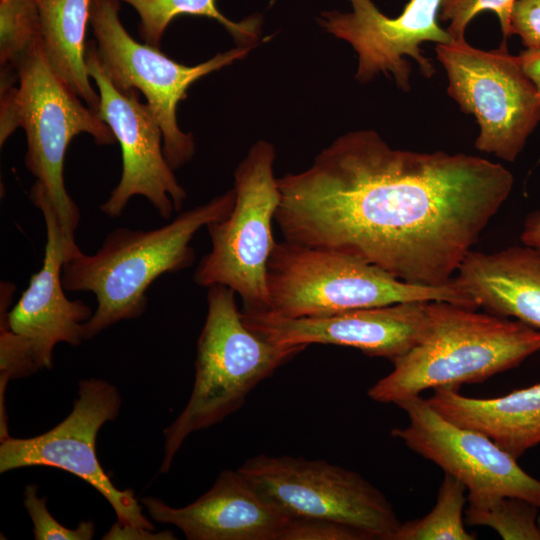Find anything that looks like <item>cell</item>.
<instances>
[{
  "mask_svg": "<svg viewBox=\"0 0 540 540\" xmlns=\"http://www.w3.org/2000/svg\"><path fill=\"white\" fill-rule=\"evenodd\" d=\"M274 147L258 141L234 173L235 203L229 215L207 225L211 250L194 273L198 286H227L243 302V312L269 308L266 272L276 245L272 222L280 202L274 176Z\"/></svg>",
  "mask_w": 540,
  "mask_h": 540,
  "instance_id": "52a82bcc",
  "label": "cell"
},
{
  "mask_svg": "<svg viewBox=\"0 0 540 540\" xmlns=\"http://www.w3.org/2000/svg\"><path fill=\"white\" fill-rule=\"evenodd\" d=\"M141 503L153 520L178 527L188 540H279L290 521L239 470L222 471L187 506L171 507L151 496Z\"/></svg>",
  "mask_w": 540,
  "mask_h": 540,
  "instance_id": "e0dca14e",
  "label": "cell"
},
{
  "mask_svg": "<svg viewBox=\"0 0 540 540\" xmlns=\"http://www.w3.org/2000/svg\"><path fill=\"white\" fill-rule=\"evenodd\" d=\"M349 1L351 13L323 12L319 23L354 48L358 56L357 80L367 82L380 72L391 73L397 86L408 92L411 66L404 56L413 58L426 78L434 75L435 68L422 54L420 44L453 42L438 24L441 0H410L396 18L382 14L371 0Z\"/></svg>",
  "mask_w": 540,
  "mask_h": 540,
  "instance_id": "9a60e30c",
  "label": "cell"
},
{
  "mask_svg": "<svg viewBox=\"0 0 540 540\" xmlns=\"http://www.w3.org/2000/svg\"><path fill=\"white\" fill-rule=\"evenodd\" d=\"M150 530H140L133 527L122 526L117 522L106 533L103 539H176L172 532L164 531L152 533Z\"/></svg>",
  "mask_w": 540,
  "mask_h": 540,
  "instance_id": "f1b7e54d",
  "label": "cell"
},
{
  "mask_svg": "<svg viewBox=\"0 0 540 540\" xmlns=\"http://www.w3.org/2000/svg\"><path fill=\"white\" fill-rule=\"evenodd\" d=\"M132 6L139 15L138 32L146 44L160 47L169 23L178 15L205 16L222 24L239 46H249L257 39L260 19L251 17L241 22L226 18L215 0H118Z\"/></svg>",
  "mask_w": 540,
  "mask_h": 540,
  "instance_id": "44dd1931",
  "label": "cell"
},
{
  "mask_svg": "<svg viewBox=\"0 0 540 540\" xmlns=\"http://www.w3.org/2000/svg\"><path fill=\"white\" fill-rule=\"evenodd\" d=\"M426 330L368 396L394 403L427 389L482 383L540 351V330L522 321L480 313L447 301L427 303Z\"/></svg>",
  "mask_w": 540,
  "mask_h": 540,
  "instance_id": "3957f363",
  "label": "cell"
},
{
  "mask_svg": "<svg viewBox=\"0 0 540 540\" xmlns=\"http://www.w3.org/2000/svg\"><path fill=\"white\" fill-rule=\"evenodd\" d=\"M523 244L540 249V211L527 216L521 235Z\"/></svg>",
  "mask_w": 540,
  "mask_h": 540,
  "instance_id": "4dcf8cb0",
  "label": "cell"
},
{
  "mask_svg": "<svg viewBox=\"0 0 540 540\" xmlns=\"http://www.w3.org/2000/svg\"><path fill=\"white\" fill-rule=\"evenodd\" d=\"M92 0H37L40 38L52 69L88 105L98 111L99 93L91 83L85 54Z\"/></svg>",
  "mask_w": 540,
  "mask_h": 540,
  "instance_id": "ffe728a7",
  "label": "cell"
},
{
  "mask_svg": "<svg viewBox=\"0 0 540 540\" xmlns=\"http://www.w3.org/2000/svg\"><path fill=\"white\" fill-rule=\"evenodd\" d=\"M290 519H324L356 527L372 540H393L401 522L386 496L358 472L324 460L260 454L238 469Z\"/></svg>",
  "mask_w": 540,
  "mask_h": 540,
  "instance_id": "30bf717a",
  "label": "cell"
},
{
  "mask_svg": "<svg viewBox=\"0 0 540 540\" xmlns=\"http://www.w3.org/2000/svg\"><path fill=\"white\" fill-rule=\"evenodd\" d=\"M427 303L406 301L293 319L268 312L241 313L250 330L274 344L347 346L395 363L421 340L428 321Z\"/></svg>",
  "mask_w": 540,
  "mask_h": 540,
  "instance_id": "2e32d148",
  "label": "cell"
},
{
  "mask_svg": "<svg viewBox=\"0 0 540 540\" xmlns=\"http://www.w3.org/2000/svg\"><path fill=\"white\" fill-rule=\"evenodd\" d=\"M30 200L40 209L45 221L43 263L10 311L15 286L1 282L0 323L18 338L35 369L39 370L53 366V350L58 343L81 344L83 325L93 312L83 301L69 300L64 292L63 264L77 244L67 241L57 212L44 195L30 191Z\"/></svg>",
  "mask_w": 540,
  "mask_h": 540,
  "instance_id": "5bb4252c",
  "label": "cell"
},
{
  "mask_svg": "<svg viewBox=\"0 0 540 540\" xmlns=\"http://www.w3.org/2000/svg\"><path fill=\"white\" fill-rule=\"evenodd\" d=\"M267 311L282 318L329 316L406 301H447L478 309L454 282L425 286L402 281L358 257L277 242L267 263Z\"/></svg>",
  "mask_w": 540,
  "mask_h": 540,
  "instance_id": "8992f818",
  "label": "cell"
},
{
  "mask_svg": "<svg viewBox=\"0 0 540 540\" xmlns=\"http://www.w3.org/2000/svg\"><path fill=\"white\" fill-rule=\"evenodd\" d=\"M207 303L192 393L183 411L164 430L160 473L169 471L190 434L216 425L240 409L261 381L306 348L274 344L250 330L238 310L235 291L227 286L208 287Z\"/></svg>",
  "mask_w": 540,
  "mask_h": 540,
  "instance_id": "5b68a950",
  "label": "cell"
},
{
  "mask_svg": "<svg viewBox=\"0 0 540 540\" xmlns=\"http://www.w3.org/2000/svg\"><path fill=\"white\" fill-rule=\"evenodd\" d=\"M519 35L527 49L540 50V0H516L509 35Z\"/></svg>",
  "mask_w": 540,
  "mask_h": 540,
  "instance_id": "83f0119b",
  "label": "cell"
},
{
  "mask_svg": "<svg viewBox=\"0 0 540 540\" xmlns=\"http://www.w3.org/2000/svg\"><path fill=\"white\" fill-rule=\"evenodd\" d=\"M18 83L1 88L0 144L17 129L26 135L25 165L35 177L31 190L43 194L57 212L64 235L75 242L80 213L68 194L64 159L72 139L87 133L98 145L116 138L98 113L50 66L39 38L18 67Z\"/></svg>",
  "mask_w": 540,
  "mask_h": 540,
  "instance_id": "277c9868",
  "label": "cell"
},
{
  "mask_svg": "<svg viewBox=\"0 0 540 540\" xmlns=\"http://www.w3.org/2000/svg\"><path fill=\"white\" fill-rule=\"evenodd\" d=\"M396 405L409 424L392 429L391 435L463 483L467 496L515 497L540 508V480L490 438L448 421L420 395Z\"/></svg>",
  "mask_w": 540,
  "mask_h": 540,
  "instance_id": "4fadbf2b",
  "label": "cell"
},
{
  "mask_svg": "<svg viewBox=\"0 0 540 540\" xmlns=\"http://www.w3.org/2000/svg\"><path fill=\"white\" fill-rule=\"evenodd\" d=\"M538 525H539V528H540V514L538 516Z\"/></svg>",
  "mask_w": 540,
  "mask_h": 540,
  "instance_id": "1f68e13d",
  "label": "cell"
},
{
  "mask_svg": "<svg viewBox=\"0 0 540 540\" xmlns=\"http://www.w3.org/2000/svg\"><path fill=\"white\" fill-rule=\"evenodd\" d=\"M435 51L447 73L448 95L476 118V149L513 162L540 122V93L519 57L506 42L485 51L465 39L437 44Z\"/></svg>",
  "mask_w": 540,
  "mask_h": 540,
  "instance_id": "9c48e42d",
  "label": "cell"
},
{
  "mask_svg": "<svg viewBox=\"0 0 540 540\" xmlns=\"http://www.w3.org/2000/svg\"><path fill=\"white\" fill-rule=\"evenodd\" d=\"M513 175L479 156L390 147L348 132L277 178L284 240L358 257L412 284L450 283L508 198Z\"/></svg>",
  "mask_w": 540,
  "mask_h": 540,
  "instance_id": "6da1fadb",
  "label": "cell"
},
{
  "mask_svg": "<svg viewBox=\"0 0 540 540\" xmlns=\"http://www.w3.org/2000/svg\"><path fill=\"white\" fill-rule=\"evenodd\" d=\"M467 489L450 474L444 475L431 511L422 518L401 523L393 540H474L465 528Z\"/></svg>",
  "mask_w": 540,
  "mask_h": 540,
  "instance_id": "7402d4cb",
  "label": "cell"
},
{
  "mask_svg": "<svg viewBox=\"0 0 540 540\" xmlns=\"http://www.w3.org/2000/svg\"><path fill=\"white\" fill-rule=\"evenodd\" d=\"M465 522L487 526L505 540H540L537 506L515 497H470Z\"/></svg>",
  "mask_w": 540,
  "mask_h": 540,
  "instance_id": "603a6c76",
  "label": "cell"
},
{
  "mask_svg": "<svg viewBox=\"0 0 540 540\" xmlns=\"http://www.w3.org/2000/svg\"><path fill=\"white\" fill-rule=\"evenodd\" d=\"M40 38L37 0H0L1 70L18 73V67Z\"/></svg>",
  "mask_w": 540,
  "mask_h": 540,
  "instance_id": "cb8c5ba5",
  "label": "cell"
},
{
  "mask_svg": "<svg viewBox=\"0 0 540 540\" xmlns=\"http://www.w3.org/2000/svg\"><path fill=\"white\" fill-rule=\"evenodd\" d=\"M516 0H441L439 19L449 21L447 32L453 41L464 40L468 23L479 13L492 11L498 16L504 41L510 36V15Z\"/></svg>",
  "mask_w": 540,
  "mask_h": 540,
  "instance_id": "d4e9b609",
  "label": "cell"
},
{
  "mask_svg": "<svg viewBox=\"0 0 540 540\" xmlns=\"http://www.w3.org/2000/svg\"><path fill=\"white\" fill-rule=\"evenodd\" d=\"M86 64L98 88L99 117L110 127L122 153V174L110 197L99 207L111 218L119 217L129 200L145 197L159 215L170 219L187 197L163 152L161 126L138 91L121 90L112 84L99 62L96 43L87 42Z\"/></svg>",
  "mask_w": 540,
  "mask_h": 540,
  "instance_id": "7c38bea8",
  "label": "cell"
},
{
  "mask_svg": "<svg viewBox=\"0 0 540 540\" xmlns=\"http://www.w3.org/2000/svg\"><path fill=\"white\" fill-rule=\"evenodd\" d=\"M38 487L29 484L24 490V506L33 522L36 540H91L95 525L92 520L81 521L75 529L61 525L48 511L46 497H38Z\"/></svg>",
  "mask_w": 540,
  "mask_h": 540,
  "instance_id": "484cf974",
  "label": "cell"
},
{
  "mask_svg": "<svg viewBox=\"0 0 540 540\" xmlns=\"http://www.w3.org/2000/svg\"><path fill=\"white\" fill-rule=\"evenodd\" d=\"M518 57L525 73L540 93V50L527 49Z\"/></svg>",
  "mask_w": 540,
  "mask_h": 540,
  "instance_id": "f546056e",
  "label": "cell"
},
{
  "mask_svg": "<svg viewBox=\"0 0 540 540\" xmlns=\"http://www.w3.org/2000/svg\"><path fill=\"white\" fill-rule=\"evenodd\" d=\"M120 406V394L114 385L98 378L81 381L71 413L54 428L32 438L9 436L1 440L0 472L29 466L64 470L104 496L118 524L154 531L133 490L116 488L96 455L97 433L104 423L117 418Z\"/></svg>",
  "mask_w": 540,
  "mask_h": 540,
  "instance_id": "8fae6325",
  "label": "cell"
},
{
  "mask_svg": "<svg viewBox=\"0 0 540 540\" xmlns=\"http://www.w3.org/2000/svg\"><path fill=\"white\" fill-rule=\"evenodd\" d=\"M118 0H92L89 24L101 67L114 86L135 89L146 98L163 134V152L175 170L195 154L191 133L178 126L176 109L187 97V89L203 76L242 59L252 48L238 46L195 66L177 63L159 48L136 41L119 18Z\"/></svg>",
  "mask_w": 540,
  "mask_h": 540,
  "instance_id": "ba28073f",
  "label": "cell"
},
{
  "mask_svg": "<svg viewBox=\"0 0 540 540\" xmlns=\"http://www.w3.org/2000/svg\"><path fill=\"white\" fill-rule=\"evenodd\" d=\"M279 540H372L351 525L324 519H290Z\"/></svg>",
  "mask_w": 540,
  "mask_h": 540,
  "instance_id": "4316f807",
  "label": "cell"
},
{
  "mask_svg": "<svg viewBox=\"0 0 540 540\" xmlns=\"http://www.w3.org/2000/svg\"><path fill=\"white\" fill-rule=\"evenodd\" d=\"M439 387L427 401L448 421L480 432L515 459L540 443V383L495 398Z\"/></svg>",
  "mask_w": 540,
  "mask_h": 540,
  "instance_id": "d6986e66",
  "label": "cell"
},
{
  "mask_svg": "<svg viewBox=\"0 0 540 540\" xmlns=\"http://www.w3.org/2000/svg\"><path fill=\"white\" fill-rule=\"evenodd\" d=\"M453 282L477 308L540 330V249L510 246L493 253L470 251Z\"/></svg>",
  "mask_w": 540,
  "mask_h": 540,
  "instance_id": "ac0fdd59",
  "label": "cell"
},
{
  "mask_svg": "<svg viewBox=\"0 0 540 540\" xmlns=\"http://www.w3.org/2000/svg\"><path fill=\"white\" fill-rule=\"evenodd\" d=\"M234 203L233 188L178 214L162 227L147 231L116 228L92 255L79 247L74 250L63 264V286L67 291H90L97 300L93 315L83 325L84 340L119 321L142 315L152 282L190 266L195 257L190 241L195 233L226 218Z\"/></svg>",
  "mask_w": 540,
  "mask_h": 540,
  "instance_id": "7a4b0ae2",
  "label": "cell"
}]
</instances>
